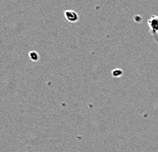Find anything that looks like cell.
<instances>
[{"label":"cell","mask_w":158,"mask_h":152,"mask_svg":"<svg viewBox=\"0 0 158 152\" xmlns=\"http://www.w3.org/2000/svg\"><path fill=\"white\" fill-rule=\"evenodd\" d=\"M122 75H123L122 70H112V76L113 77H120Z\"/></svg>","instance_id":"277c9868"},{"label":"cell","mask_w":158,"mask_h":152,"mask_svg":"<svg viewBox=\"0 0 158 152\" xmlns=\"http://www.w3.org/2000/svg\"><path fill=\"white\" fill-rule=\"evenodd\" d=\"M29 56L33 61H37V60L39 59V54H38V52H36V51H31L29 53Z\"/></svg>","instance_id":"3957f363"},{"label":"cell","mask_w":158,"mask_h":152,"mask_svg":"<svg viewBox=\"0 0 158 152\" xmlns=\"http://www.w3.org/2000/svg\"><path fill=\"white\" fill-rule=\"evenodd\" d=\"M148 26H149L151 32L153 34L158 33V16L156 15L151 16L150 19L148 21Z\"/></svg>","instance_id":"7a4b0ae2"},{"label":"cell","mask_w":158,"mask_h":152,"mask_svg":"<svg viewBox=\"0 0 158 152\" xmlns=\"http://www.w3.org/2000/svg\"><path fill=\"white\" fill-rule=\"evenodd\" d=\"M64 16H65L66 21L69 23H77L79 21V15H78V12L75 11H65Z\"/></svg>","instance_id":"6da1fadb"}]
</instances>
